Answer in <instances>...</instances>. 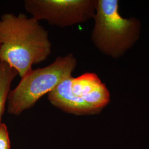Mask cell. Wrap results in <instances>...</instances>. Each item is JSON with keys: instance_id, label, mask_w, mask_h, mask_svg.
<instances>
[{"instance_id": "obj_1", "label": "cell", "mask_w": 149, "mask_h": 149, "mask_svg": "<svg viewBox=\"0 0 149 149\" xmlns=\"http://www.w3.org/2000/svg\"><path fill=\"white\" fill-rule=\"evenodd\" d=\"M52 45L39 21L19 13H5L0 19V62L16 70L21 78L34 65L48 59Z\"/></svg>"}, {"instance_id": "obj_2", "label": "cell", "mask_w": 149, "mask_h": 149, "mask_svg": "<svg viewBox=\"0 0 149 149\" xmlns=\"http://www.w3.org/2000/svg\"><path fill=\"white\" fill-rule=\"evenodd\" d=\"M93 19L91 40L100 52L112 58L123 56L139 38L140 21L120 16L117 0H97Z\"/></svg>"}, {"instance_id": "obj_3", "label": "cell", "mask_w": 149, "mask_h": 149, "mask_svg": "<svg viewBox=\"0 0 149 149\" xmlns=\"http://www.w3.org/2000/svg\"><path fill=\"white\" fill-rule=\"evenodd\" d=\"M77 65V60L74 54L69 53L58 56L47 66L32 70L10 91L7 102L8 113L19 116L30 109L41 97L72 76Z\"/></svg>"}, {"instance_id": "obj_4", "label": "cell", "mask_w": 149, "mask_h": 149, "mask_svg": "<svg viewBox=\"0 0 149 149\" xmlns=\"http://www.w3.org/2000/svg\"><path fill=\"white\" fill-rule=\"evenodd\" d=\"M50 103L63 112L91 115L101 112L110 102L106 86L94 73L70 76L48 94Z\"/></svg>"}, {"instance_id": "obj_5", "label": "cell", "mask_w": 149, "mask_h": 149, "mask_svg": "<svg viewBox=\"0 0 149 149\" xmlns=\"http://www.w3.org/2000/svg\"><path fill=\"white\" fill-rule=\"evenodd\" d=\"M97 0H25V10L38 21L66 28L93 18Z\"/></svg>"}, {"instance_id": "obj_6", "label": "cell", "mask_w": 149, "mask_h": 149, "mask_svg": "<svg viewBox=\"0 0 149 149\" xmlns=\"http://www.w3.org/2000/svg\"><path fill=\"white\" fill-rule=\"evenodd\" d=\"M18 74L16 70L8 64L0 62V125L5 110L6 103L13 81Z\"/></svg>"}, {"instance_id": "obj_7", "label": "cell", "mask_w": 149, "mask_h": 149, "mask_svg": "<svg viewBox=\"0 0 149 149\" xmlns=\"http://www.w3.org/2000/svg\"><path fill=\"white\" fill-rule=\"evenodd\" d=\"M0 149H11V143L7 127L3 123L0 125Z\"/></svg>"}]
</instances>
